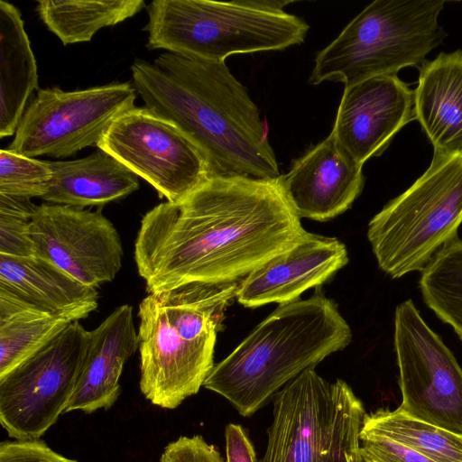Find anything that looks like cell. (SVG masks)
<instances>
[{"label": "cell", "instance_id": "1", "mask_svg": "<svg viewBox=\"0 0 462 462\" xmlns=\"http://www.w3.org/2000/svg\"><path fill=\"white\" fill-rule=\"evenodd\" d=\"M280 177L211 175L142 218L134 261L148 293L242 280L306 234Z\"/></svg>", "mask_w": 462, "mask_h": 462}, {"label": "cell", "instance_id": "2", "mask_svg": "<svg viewBox=\"0 0 462 462\" xmlns=\"http://www.w3.org/2000/svg\"><path fill=\"white\" fill-rule=\"evenodd\" d=\"M131 70L145 107L180 128L213 174L281 176L266 124L225 61L164 52L152 63L136 59Z\"/></svg>", "mask_w": 462, "mask_h": 462}, {"label": "cell", "instance_id": "3", "mask_svg": "<svg viewBox=\"0 0 462 462\" xmlns=\"http://www.w3.org/2000/svg\"><path fill=\"white\" fill-rule=\"evenodd\" d=\"M351 338L337 304L319 286L307 300L279 305L214 365L203 386L248 417L302 372L344 349Z\"/></svg>", "mask_w": 462, "mask_h": 462}, {"label": "cell", "instance_id": "4", "mask_svg": "<svg viewBox=\"0 0 462 462\" xmlns=\"http://www.w3.org/2000/svg\"><path fill=\"white\" fill-rule=\"evenodd\" d=\"M242 280L192 282L148 293L139 304L140 389L153 405L175 409L211 372L225 309Z\"/></svg>", "mask_w": 462, "mask_h": 462}, {"label": "cell", "instance_id": "5", "mask_svg": "<svg viewBox=\"0 0 462 462\" xmlns=\"http://www.w3.org/2000/svg\"><path fill=\"white\" fill-rule=\"evenodd\" d=\"M291 1L154 0L147 6L146 47L208 61L278 51L304 42L309 25L283 11Z\"/></svg>", "mask_w": 462, "mask_h": 462}, {"label": "cell", "instance_id": "6", "mask_svg": "<svg viewBox=\"0 0 462 462\" xmlns=\"http://www.w3.org/2000/svg\"><path fill=\"white\" fill-rule=\"evenodd\" d=\"M444 0H375L315 59L309 83L350 86L418 67L447 33L438 23Z\"/></svg>", "mask_w": 462, "mask_h": 462}, {"label": "cell", "instance_id": "7", "mask_svg": "<svg viewBox=\"0 0 462 462\" xmlns=\"http://www.w3.org/2000/svg\"><path fill=\"white\" fill-rule=\"evenodd\" d=\"M462 223V152H433L429 168L369 222L378 266L393 278L422 271L457 239Z\"/></svg>", "mask_w": 462, "mask_h": 462}, {"label": "cell", "instance_id": "8", "mask_svg": "<svg viewBox=\"0 0 462 462\" xmlns=\"http://www.w3.org/2000/svg\"><path fill=\"white\" fill-rule=\"evenodd\" d=\"M365 415L346 382L329 383L307 369L273 397L261 462H365L359 435Z\"/></svg>", "mask_w": 462, "mask_h": 462}, {"label": "cell", "instance_id": "9", "mask_svg": "<svg viewBox=\"0 0 462 462\" xmlns=\"http://www.w3.org/2000/svg\"><path fill=\"white\" fill-rule=\"evenodd\" d=\"M89 341L79 321L0 376V422L15 440H37L65 413Z\"/></svg>", "mask_w": 462, "mask_h": 462}, {"label": "cell", "instance_id": "10", "mask_svg": "<svg viewBox=\"0 0 462 462\" xmlns=\"http://www.w3.org/2000/svg\"><path fill=\"white\" fill-rule=\"evenodd\" d=\"M129 82L82 90L38 89L7 149L35 158H64L98 142L111 124L134 107Z\"/></svg>", "mask_w": 462, "mask_h": 462}, {"label": "cell", "instance_id": "11", "mask_svg": "<svg viewBox=\"0 0 462 462\" xmlns=\"http://www.w3.org/2000/svg\"><path fill=\"white\" fill-rule=\"evenodd\" d=\"M394 348L405 414L462 435V368L411 300L397 306Z\"/></svg>", "mask_w": 462, "mask_h": 462}, {"label": "cell", "instance_id": "12", "mask_svg": "<svg viewBox=\"0 0 462 462\" xmlns=\"http://www.w3.org/2000/svg\"><path fill=\"white\" fill-rule=\"evenodd\" d=\"M97 147L170 202L180 201L213 175L195 143L174 124L145 106H134L117 117Z\"/></svg>", "mask_w": 462, "mask_h": 462}, {"label": "cell", "instance_id": "13", "mask_svg": "<svg viewBox=\"0 0 462 462\" xmlns=\"http://www.w3.org/2000/svg\"><path fill=\"white\" fill-rule=\"evenodd\" d=\"M37 256L85 285L113 281L122 267L120 236L100 210L43 203L30 222Z\"/></svg>", "mask_w": 462, "mask_h": 462}, {"label": "cell", "instance_id": "14", "mask_svg": "<svg viewBox=\"0 0 462 462\" xmlns=\"http://www.w3.org/2000/svg\"><path fill=\"white\" fill-rule=\"evenodd\" d=\"M414 116V90L396 74L346 86L331 134L359 164L381 155Z\"/></svg>", "mask_w": 462, "mask_h": 462}, {"label": "cell", "instance_id": "15", "mask_svg": "<svg viewBox=\"0 0 462 462\" xmlns=\"http://www.w3.org/2000/svg\"><path fill=\"white\" fill-rule=\"evenodd\" d=\"M362 168L330 134L280 179L300 217L327 221L347 210L362 192Z\"/></svg>", "mask_w": 462, "mask_h": 462}, {"label": "cell", "instance_id": "16", "mask_svg": "<svg viewBox=\"0 0 462 462\" xmlns=\"http://www.w3.org/2000/svg\"><path fill=\"white\" fill-rule=\"evenodd\" d=\"M347 262L344 243L306 232L293 247L243 278L236 300L248 308L295 301L308 289L324 283Z\"/></svg>", "mask_w": 462, "mask_h": 462}, {"label": "cell", "instance_id": "17", "mask_svg": "<svg viewBox=\"0 0 462 462\" xmlns=\"http://www.w3.org/2000/svg\"><path fill=\"white\" fill-rule=\"evenodd\" d=\"M138 347L133 307H117L97 328L89 341L78 383L65 412L86 413L110 408L120 394L119 378Z\"/></svg>", "mask_w": 462, "mask_h": 462}, {"label": "cell", "instance_id": "18", "mask_svg": "<svg viewBox=\"0 0 462 462\" xmlns=\"http://www.w3.org/2000/svg\"><path fill=\"white\" fill-rule=\"evenodd\" d=\"M419 69L415 119L434 152H462V50L441 52Z\"/></svg>", "mask_w": 462, "mask_h": 462}, {"label": "cell", "instance_id": "19", "mask_svg": "<svg viewBox=\"0 0 462 462\" xmlns=\"http://www.w3.org/2000/svg\"><path fill=\"white\" fill-rule=\"evenodd\" d=\"M0 288L49 312L73 321L97 308L98 292L40 256L0 254Z\"/></svg>", "mask_w": 462, "mask_h": 462}, {"label": "cell", "instance_id": "20", "mask_svg": "<svg viewBox=\"0 0 462 462\" xmlns=\"http://www.w3.org/2000/svg\"><path fill=\"white\" fill-rule=\"evenodd\" d=\"M47 162L52 178L42 199L48 203L83 208L103 206L140 187L136 174L101 149L81 159Z\"/></svg>", "mask_w": 462, "mask_h": 462}, {"label": "cell", "instance_id": "21", "mask_svg": "<svg viewBox=\"0 0 462 462\" xmlns=\"http://www.w3.org/2000/svg\"><path fill=\"white\" fill-rule=\"evenodd\" d=\"M38 88L36 60L20 10L0 0V137L15 134L29 97Z\"/></svg>", "mask_w": 462, "mask_h": 462}, {"label": "cell", "instance_id": "22", "mask_svg": "<svg viewBox=\"0 0 462 462\" xmlns=\"http://www.w3.org/2000/svg\"><path fill=\"white\" fill-rule=\"evenodd\" d=\"M71 319L42 310L0 288V376L62 332Z\"/></svg>", "mask_w": 462, "mask_h": 462}, {"label": "cell", "instance_id": "23", "mask_svg": "<svg viewBox=\"0 0 462 462\" xmlns=\"http://www.w3.org/2000/svg\"><path fill=\"white\" fill-rule=\"evenodd\" d=\"M146 7L142 0L37 2L39 17L64 45L89 42L95 33L133 17Z\"/></svg>", "mask_w": 462, "mask_h": 462}, {"label": "cell", "instance_id": "24", "mask_svg": "<svg viewBox=\"0 0 462 462\" xmlns=\"http://www.w3.org/2000/svg\"><path fill=\"white\" fill-rule=\"evenodd\" d=\"M361 432L402 443L435 462H462V435L414 419L400 409L366 414Z\"/></svg>", "mask_w": 462, "mask_h": 462}, {"label": "cell", "instance_id": "25", "mask_svg": "<svg viewBox=\"0 0 462 462\" xmlns=\"http://www.w3.org/2000/svg\"><path fill=\"white\" fill-rule=\"evenodd\" d=\"M420 287L424 302L462 340V241L439 250L422 270Z\"/></svg>", "mask_w": 462, "mask_h": 462}, {"label": "cell", "instance_id": "26", "mask_svg": "<svg viewBox=\"0 0 462 462\" xmlns=\"http://www.w3.org/2000/svg\"><path fill=\"white\" fill-rule=\"evenodd\" d=\"M52 171L47 160H38L13 152L0 151V194L40 198L47 192Z\"/></svg>", "mask_w": 462, "mask_h": 462}, {"label": "cell", "instance_id": "27", "mask_svg": "<svg viewBox=\"0 0 462 462\" xmlns=\"http://www.w3.org/2000/svg\"><path fill=\"white\" fill-rule=\"evenodd\" d=\"M365 462H435L417 450L389 438L360 431Z\"/></svg>", "mask_w": 462, "mask_h": 462}, {"label": "cell", "instance_id": "28", "mask_svg": "<svg viewBox=\"0 0 462 462\" xmlns=\"http://www.w3.org/2000/svg\"><path fill=\"white\" fill-rule=\"evenodd\" d=\"M30 219L0 214V254L37 256L30 231Z\"/></svg>", "mask_w": 462, "mask_h": 462}, {"label": "cell", "instance_id": "29", "mask_svg": "<svg viewBox=\"0 0 462 462\" xmlns=\"http://www.w3.org/2000/svg\"><path fill=\"white\" fill-rule=\"evenodd\" d=\"M160 462H224V460L216 447L207 443L201 436L196 435L180 437L169 443L161 456Z\"/></svg>", "mask_w": 462, "mask_h": 462}, {"label": "cell", "instance_id": "30", "mask_svg": "<svg viewBox=\"0 0 462 462\" xmlns=\"http://www.w3.org/2000/svg\"><path fill=\"white\" fill-rule=\"evenodd\" d=\"M0 462H77L52 450L37 440L3 441L0 445Z\"/></svg>", "mask_w": 462, "mask_h": 462}, {"label": "cell", "instance_id": "31", "mask_svg": "<svg viewBox=\"0 0 462 462\" xmlns=\"http://www.w3.org/2000/svg\"><path fill=\"white\" fill-rule=\"evenodd\" d=\"M225 439L226 462H257L254 448L240 425L229 423Z\"/></svg>", "mask_w": 462, "mask_h": 462}, {"label": "cell", "instance_id": "32", "mask_svg": "<svg viewBox=\"0 0 462 462\" xmlns=\"http://www.w3.org/2000/svg\"><path fill=\"white\" fill-rule=\"evenodd\" d=\"M38 206L31 199L0 194V214L32 219Z\"/></svg>", "mask_w": 462, "mask_h": 462}]
</instances>
